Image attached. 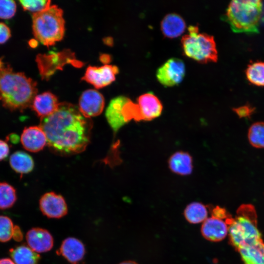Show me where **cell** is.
Wrapping results in <instances>:
<instances>
[{"instance_id":"6da1fadb","label":"cell","mask_w":264,"mask_h":264,"mask_svg":"<svg viewBox=\"0 0 264 264\" xmlns=\"http://www.w3.org/2000/svg\"><path fill=\"white\" fill-rule=\"evenodd\" d=\"M47 145L56 154L69 155L83 152L90 141L92 122L84 116L78 107L60 103L52 114L41 119Z\"/></svg>"},{"instance_id":"7a4b0ae2","label":"cell","mask_w":264,"mask_h":264,"mask_svg":"<svg viewBox=\"0 0 264 264\" xmlns=\"http://www.w3.org/2000/svg\"><path fill=\"white\" fill-rule=\"evenodd\" d=\"M37 83L10 66L0 68V101L11 111H23L31 106L37 95Z\"/></svg>"},{"instance_id":"3957f363","label":"cell","mask_w":264,"mask_h":264,"mask_svg":"<svg viewBox=\"0 0 264 264\" xmlns=\"http://www.w3.org/2000/svg\"><path fill=\"white\" fill-rule=\"evenodd\" d=\"M263 4L259 0H234L230 1L224 19L232 30L248 34L259 32Z\"/></svg>"},{"instance_id":"277c9868","label":"cell","mask_w":264,"mask_h":264,"mask_svg":"<svg viewBox=\"0 0 264 264\" xmlns=\"http://www.w3.org/2000/svg\"><path fill=\"white\" fill-rule=\"evenodd\" d=\"M230 243L237 250L241 247L262 239L257 226V214L250 204L241 205L228 224Z\"/></svg>"},{"instance_id":"5b68a950","label":"cell","mask_w":264,"mask_h":264,"mask_svg":"<svg viewBox=\"0 0 264 264\" xmlns=\"http://www.w3.org/2000/svg\"><path fill=\"white\" fill-rule=\"evenodd\" d=\"M32 29L35 38L47 46L61 41L65 33L63 11L58 6L50 5L32 15Z\"/></svg>"},{"instance_id":"8992f818","label":"cell","mask_w":264,"mask_h":264,"mask_svg":"<svg viewBox=\"0 0 264 264\" xmlns=\"http://www.w3.org/2000/svg\"><path fill=\"white\" fill-rule=\"evenodd\" d=\"M188 31L181 41L184 54L200 63L216 62L218 55L214 37L200 33L197 25L189 26Z\"/></svg>"},{"instance_id":"52a82bcc","label":"cell","mask_w":264,"mask_h":264,"mask_svg":"<svg viewBox=\"0 0 264 264\" xmlns=\"http://www.w3.org/2000/svg\"><path fill=\"white\" fill-rule=\"evenodd\" d=\"M163 105L159 98L152 92L140 95L136 103L130 100L126 106L127 114L131 121H149L159 117Z\"/></svg>"},{"instance_id":"ba28073f","label":"cell","mask_w":264,"mask_h":264,"mask_svg":"<svg viewBox=\"0 0 264 264\" xmlns=\"http://www.w3.org/2000/svg\"><path fill=\"white\" fill-rule=\"evenodd\" d=\"M184 62L176 58L166 61L157 70L156 77L158 82L165 87H173L180 83L185 74Z\"/></svg>"},{"instance_id":"9c48e42d","label":"cell","mask_w":264,"mask_h":264,"mask_svg":"<svg viewBox=\"0 0 264 264\" xmlns=\"http://www.w3.org/2000/svg\"><path fill=\"white\" fill-rule=\"evenodd\" d=\"M118 72V68L113 65H105L100 67L89 66L82 79L96 88H101L112 83Z\"/></svg>"},{"instance_id":"30bf717a","label":"cell","mask_w":264,"mask_h":264,"mask_svg":"<svg viewBox=\"0 0 264 264\" xmlns=\"http://www.w3.org/2000/svg\"><path fill=\"white\" fill-rule=\"evenodd\" d=\"M105 106V99L103 95L95 89H89L84 91L79 100V110L86 117L100 115Z\"/></svg>"},{"instance_id":"8fae6325","label":"cell","mask_w":264,"mask_h":264,"mask_svg":"<svg viewBox=\"0 0 264 264\" xmlns=\"http://www.w3.org/2000/svg\"><path fill=\"white\" fill-rule=\"evenodd\" d=\"M40 209L49 218L59 219L67 213V206L64 198L54 192H48L39 201Z\"/></svg>"},{"instance_id":"7c38bea8","label":"cell","mask_w":264,"mask_h":264,"mask_svg":"<svg viewBox=\"0 0 264 264\" xmlns=\"http://www.w3.org/2000/svg\"><path fill=\"white\" fill-rule=\"evenodd\" d=\"M130 99L123 95L117 96L110 101L106 109V119L115 133L128 123L125 117L124 107Z\"/></svg>"},{"instance_id":"4fadbf2b","label":"cell","mask_w":264,"mask_h":264,"mask_svg":"<svg viewBox=\"0 0 264 264\" xmlns=\"http://www.w3.org/2000/svg\"><path fill=\"white\" fill-rule=\"evenodd\" d=\"M230 218L224 220L212 216L208 218L202 222L201 227L202 236L211 242L222 241L228 234V221Z\"/></svg>"},{"instance_id":"5bb4252c","label":"cell","mask_w":264,"mask_h":264,"mask_svg":"<svg viewBox=\"0 0 264 264\" xmlns=\"http://www.w3.org/2000/svg\"><path fill=\"white\" fill-rule=\"evenodd\" d=\"M26 240L29 247L34 251L43 253L50 250L53 246V239L46 229L35 227L26 233Z\"/></svg>"},{"instance_id":"9a60e30c","label":"cell","mask_w":264,"mask_h":264,"mask_svg":"<svg viewBox=\"0 0 264 264\" xmlns=\"http://www.w3.org/2000/svg\"><path fill=\"white\" fill-rule=\"evenodd\" d=\"M21 141L23 147L31 152H38L47 145L45 134L40 126H30L24 129Z\"/></svg>"},{"instance_id":"2e32d148","label":"cell","mask_w":264,"mask_h":264,"mask_svg":"<svg viewBox=\"0 0 264 264\" xmlns=\"http://www.w3.org/2000/svg\"><path fill=\"white\" fill-rule=\"evenodd\" d=\"M60 103L57 97L49 91L37 95L31 105L32 110L41 119L54 113Z\"/></svg>"},{"instance_id":"e0dca14e","label":"cell","mask_w":264,"mask_h":264,"mask_svg":"<svg viewBox=\"0 0 264 264\" xmlns=\"http://www.w3.org/2000/svg\"><path fill=\"white\" fill-rule=\"evenodd\" d=\"M56 253L64 257L70 264H79L85 254V248L80 240L69 237L63 241Z\"/></svg>"},{"instance_id":"ac0fdd59","label":"cell","mask_w":264,"mask_h":264,"mask_svg":"<svg viewBox=\"0 0 264 264\" xmlns=\"http://www.w3.org/2000/svg\"><path fill=\"white\" fill-rule=\"evenodd\" d=\"M168 164L171 171L176 175L186 176L193 172V158L188 152L179 151L173 153L169 158Z\"/></svg>"},{"instance_id":"d6986e66","label":"cell","mask_w":264,"mask_h":264,"mask_svg":"<svg viewBox=\"0 0 264 264\" xmlns=\"http://www.w3.org/2000/svg\"><path fill=\"white\" fill-rule=\"evenodd\" d=\"M186 27V22L183 18L175 13L165 15L160 22V29L163 35L169 38L180 36Z\"/></svg>"},{"instance_id":"ffe728a7","label":"cell","mask_w":264,"mask_h":264,"mask_svg":"<svg viewBox=\"0 0 264 264\" xmlns=\"http://www.w3.org/2000/svg\"><path fill=\"white\" fill-rule=\"evenodd\" d=\"M244 264H264V243L262 239L238 249Z\"/></svg>"},{"instance_id":"44dd1931","label":"cell","mask_w":264,"mask_h":264,"mask_svg":"<svg viewBox=\"0 0 264 264\" xmlns=\"http://www.w3.org/2000/svg\"><path fill=\"white\" fill-rule=\"evenodd\" d=\"M9 254L15 264H38L41 259L40 255L24 245L11 248Z\"/></svg>"},{"instance_id":"7402d4cb","label":"cell","mask_w":264,"mask_h":264,"mask_svg":"<svg viewBox=\"0 0 264 264\" xmlns=\"http://www.w3.org/2000/svg\"><path fill=\"white\" fill-rule=\"evenodd\" d=\"M9 163L11 168L21 175L31 172L34 167L32 157L21 151H16L11 155Z\"/></svg>"},{"instance_id":"603a6c76","label":"cell","mask_w":264,"mask_h":264,"mask_svg":"<svg viewBox=\"0 0 264 264\" xmlns=\"http://www.w3.org/2000/svg\"><path fill=\"white\" fill-rule=\"evenodd\" d=\"M183 215L188 222L197 224L203 222L208 218V210L207 207L203 203L194 201L186 206Z\"/></svg>"},{"instance_id":"cb8c5ba5","label":"cell","mask_w":264,"mask_h":264,"mask_svg":"<svg viewBox=\"0 0 264 264\" xmlns=\"http://www.w3.org/2000/svg\"><path fill=\"white\" fill-rule=\"evenodd\" d=\"M249 82L259 87H264V61H257L250 64L245 71Z\"/></svg>"},{"instance_id":"d4e9b609","label":"cell","mask_w":264,"mask_h":264,"mask_svg":"<svg viewBox=\"0 0 264 264\" xmlns=\"http://www.w3.org/2000/svg\"><path fill=\"white\" fill-rule=\"evenodd\" d=\"M16 200L15 189L6 182H0V209L11 208Z\"/></svg>"},{"instance_id":"484cf974","label":"cell","mask_w":264,"mask_h":264,"mask_svg":"<svg viewBox=\"0 0 264 264\" xmlns=\"http://www.w3.org/2000/svg\"><path fill=\"white\" fill-rule=\"evenodd\" d=\"M248 138L254 148H264V122H257L249 128Z\"/></svg>"},{"instance_id":"4316f807","label":"cell","mask_w":264,"mask_h":264,"mask_svg":"<svg viewBox=\"0 0 264 264\" xmlns=\"http://www.w3.org/2000/svg\"><path fill=\"white\" fill-rule=\"evenodd\" d=\"M15 227L9 218L0 216V242H7L13 238Z\"/></svg>"},{"instance_id":"83f0119b","label":"cell","mask_w":264,"mask_h":264,"mask_svg":"<svg viewBox=\"0 0 264 264\" xmlns=\"http://www.w3.org/2000/svg\"><path fill=\"white\" fill-rule=\"evenodd\" d=\"M24 10L38 13L43 11L50 6V0H20Z\"/></svg>"},{"instance_id":"f1b7e54d","label":"cell","mask_w":264,"mask_h":264,"mask_svg":"<svg viewBox=\"0 0 264 264\" xmlns=\"http://www.w3.org/2000/svg\"><path fill=\"white\" fill-rule=\"evenodd\" d=\"M16 3L11 0H0V18L9 19L15 15Z\"/></svg>"},{"instance_id":"f546056e","label":"cell","mask_w":264,"mask_h":264,"mask_svg":"<svg viewBox=\"0 0 264 264\" xmlns=\"http://www.w3.org/2000/svg\"><path fill=\"white\" fill-rule=\"evenodd\" d=\"M255 110V108L249 104L233 109V110L240 118L250 117Z\"/></svg>"},{"instance_id":"4dcf8cb0","label":"cell","mask_w":264,"mask_h":264,"mask_svg":"<svg viewBox=\"0 0 264 264\" xmlns=\"http://www.w3.org/2000/svg\"><path fill=\"white\" fill-rule=\"evenodd\" d=\"M211 214L212 217L224 220H227L232 217L224 208L219 206L213 207Z\"/></svg>"},{"instance_id":"1f68e13d","label":"cell","mask_w":264,"mask_h":264,"mask_svg":"<svg viewBox=\"0 0 264 264\" xmlns=\"http://www.w3.org/2000/svg\"><path fill=\"white\" fill-rule=\"evenodd\" d=\"M11 36L10 29L3 22H0V44L5 43Z\"/></svg>"},{"instance_id":"d6a6232c","label":"cell","mask_w":264,"mask_h":264,"mask_svg":"<svg viewBox=\"0 0 264 264\" xmlns=\"http://www.w3.org/2000/svg\"><path fill=\"white\" fill-rule=\"evenodd\" d=\"M9 153V146L7 143L0 139V161L5 159Z\"/></svg>"},{"instance_id":"836d02e7","label":"cell","mask_w":264,"mask_h":264,"mask_svg":"<svg viewBox=\"0 0 264 264\" xmlns=\"http://www.w3.org/2000/svg\"><path fill=\"white\" fill-rule=\"evenodd\" d=\"M23 236L20 228L16 226L13 238L16 241L20 242L22 240Z\"/></svg>"},{"instance_id":"e575fe53","label":"cell","mask_w":264,"mask_h":264,"mask_svg":"<svg viewBox=\"0 0 264 264\" xmlns=\"http://www.w3.org/2000/svg\"><path fill=\"white\" fill-rule=\"evenodd\" d=\"M0 264H15L13 260L9 258H2L0 259Z\"/></svg>"},{"instance_id":"d590c367","label":"cell","mask_w":264,"mask_h":264,"mask_svg":"<svg viewBox=\"0 0 264 264\" xmlns=\"http://www.w3.org/2000/svg\"><path fill=\"white\" fill-rule=\"evenodd\" d=\"M119 264H138L137 263L132 260H128L122 262Z\"/></svg>"},{"instance_id":"8d00e7d4","label":"cell","mask_w":264,"mask_h":264,"mask_svg":"<svg viewBox=\"0 0 264 264\" xmlns=\"http://www.w3.org/2000/svg\"><path fill=\"white\" fill-rule=\"evenodd\" d=\"M3 66L2 65V62L1 61V60L0 59V68Z\"/></svg>"}]
</instances>
